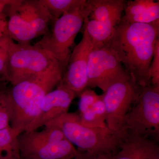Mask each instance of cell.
I'll return each instance as SVG.
<instances>
[{"label":"cell","mask_w":159,"mask_h":159,"mask_svg":"<svg viewBox=\"0 0 159 159\" xmlns=\"http://www.w3.org/2000/svg\"><path fill=\"white\" fill-rule=\"evenodd\" d=\"M159 35V22L121 21L106 45L116 54L131 79L142 88L151 85L149 69Z\"/></svg>","instance_id":"6da1fadb"},{"label":"cell","mask_w":159,"mask_h":159,"mask_svg":"<svg viewBox=\"0 0 159 159\" xmlns=\"http://www.w3.org/2000/svg\"><path fill=\"white\" fill-rule=\"evenodd\" d=\"M61 67L11 85L9 95L12 105L10 126L18 134L26 131L37 116L45 96L62 80Z\"/></svg>","instance_id":"7a4b0ae2"},{"label":"cell","mask_w":159,"mask_h":159,"mask_svg":"<svg viewBox=\"0 0 159 159\" xmlns=\"http://www.w3.org/2000/svg\"><path fill=\"white\" fill-rule=\"evenodd\" d=\"M48 124L60 129L66 138L79 152L112 154L120 141L107 127L93 128L83 125L77 113H66Z\"/></svg>","instance_id":"3957f363"},{"label":"cell","mask_w":159,"mask_h":159,"mask_svg":"<svg viewBox=\"0 0 159 159\" xmlns=\"http://www.w3.org/2000/svg\"><path fill=\"white\" fill-rule=\"evenodd\" d=\"M18 140L23 159H74L78 153L60 129L49 124L40 131L24 132Z\"/></svg>","instance_id":"277c9868"},{"label":"cell","mask_w":159,"mask_h":159,"mask_svg":"<svg viewBox=\"0 0 159 159\" xmlns=\"http://www.w3.org/2000/svg\"><path fill=\"white\" fill-rule=\"evenodd\" d=\"M88 15L86 1L82 6L63 15L54 22L51 30L34 44L48 51L57 60L64 74L73 51L74 40Z\"/></svg>","instance_id":"5b68a950"},{"label":"cell","mask_w":159,"mask_h":159,"mask_svg":"<svg viewBox=\"0 0 159 159\" xmlns=\"http://www.w3.org/2000/svg\"><path fill=\"white\" fill-rule=\"evenodd\" d=\"M58 66H61L57 60L40 47L13 41L7 65V81L14 85Z\"/></svg>","instance_id":"8992f818"},{"label":"cell","mask_w":159,"mask_h":159,"mask_svg":"<svg viewBox=\"0 0 159 159\" xmlns=\"http://www.w3.org/2000/svg\"><path fill=\"white\" fill-rule=\"evenodd\" d=\"M127 135L159 141V86L142 88L125 119Z\"/></svg>","instance_id":"52a82bcc"},{"label":"cell","mask_w":159,"mask_h":159,"mask_svg":"<svg viewBox=\"0 0 159 159\" xmlns=\"http://www.w3.org/2000/svg\"><path fill=\"white\" fill-rule=\"evenodd\" d=\"M131 78L111 85L102 95L106 110V123L120 140L127 136L125 119L142 91Z\"/></svg>","instance_id":"ba28073f"},{"label":"cell","mask_w":159,"mask_h":159,"mask_svg":"<svg viewBox=\"0 0 159 159\" xmlns=\"http://www.w3.org/2000/svg\"><path fill=\"white\" fill-rule=\"evenodd\" d=\"M88 88L98 87L103 92L112 84L130 78L113 51L105 45L94 48L89 57Z\"/></svg>","instance_id":"9c48e42d"},{"label":"cell","mask_w":159,"mask_h":159,"mask_svg":"<svg viewBox=\"0 0 159 159\" xmlns=\"http://www.w3.org/2000/svg\"><path fill=\"white\" fill-rule=\"evenodd\" d=\"M93 48L86 30L84 29L82 39L73 49L66 70L60 82L76 95L88 88L89 57Z\"/></svg>","instance_id":"30bf717a"},{"label":"cell","mask_w":159,"mask_h":159,"mask_svg":"<svg viewBox=\"0 0 159 159\" xmlns=\"http://www.w3.org/2000/svg\"><path fill=\"white\" fill-rule=\"evenodd\" d=\"M76 96L73 91L59 83L57 88L48 93L43 99L37 116L27 131L36 130L52 120L68 112Z\"/></svg>","instance_id":"8fae6325"},{"label":"cell","mask_w":159,"mask_h":159,"mask_svg":"<svg viewBox=\"0 0 159 159\" xmlns=\"http://www.w3.org/2000/svg\"><path fill=\"white\" fill-rule=\"evenodd\" d=\"M78 104L80 122L83 125L93 128H105L106 110L102 95L87 88L79 95Z\"/></svg>","instance_id":"7c38bea8"},{"label":"cell","mask_w":159,"mask_h":159,"mask_svg":"<svg viewBox=\"0 0 159 159\" xmlns=\"http://www.w3.org/2000/svg\"><path fill=\"white\" fill-rule=\"evenodd\" d=\"M9 5L35 31L38 36L43 35L49 29L52 19L41 0L9 1Z\"/></svg>","instance_id":"4fadbf2b"},{"label":"cell","mask_w":159,"mask_h":159,"mask_svg":"<svg viewBox=\"0 0 159 159\" xmlns=\"http://www.w3.org/2000/svg\"><path fill=\"white\" fill-rule=\"evenodd\" d=\"M158 156V143L142 137L128 135L120 140L111 159H154Z\"/></svg>","instance_id":"5bb4252c"},{"label":"cell","mask_w":159,"mask_h":159,"mask_svg":"<svg viewBox=\"0 0 159 159\" xmlns=\"http://www.w3.org/2000/svg\"><path fill=\"white\" fill-rule=\"evenodd\" d=\"M126 2L124 0H88L87 18L116 27L121 21Z\"/></svg>","instance_id":"9a60e30c"},{"label":"cell","mask_w":159,"mask_h":159,"mask_svg":"<svg viewBox=\"0 0 159 159\" xmlns=\"http://www.w3.org/2000/svg\"><path fill=\"white\" fill-rule=\"evenodd\" d=\"M121 21L127 23L159 22V1H127Z\"/></svg>","instance_id":"2e32d148"},{"label":"cell","mask_w":159,"mask_h":159,"mask_svg":"<svg viewBox=\"0 0 159 159\" xmlns=\"http://www.w3.org/2000/svg\"><path fill=\"white\" fill-rule=\"evenodd\" d=\"M9 1L2 13L8 17L7 28L4 34L12 40L20 44H30L32 40L38 37L35 31L9 5Z\"/></svg>","instance_id":"e0dca14e"},{"label":"cell","mask_w":159,"mask_h":159,"mask_svg":"<svg viewBox=\"0 0 159 159\" xmlns=\"http://www.w3.org/2000/svg\"><path fill=\"white\" fill-rule=\"evenodd\" d=\"M84 29L86 30L94 48L103 47L108 43L115 31V26L109 23L84 19Z\"/></svg>","instance_id":"ac0fdd59"},{"label":"cell","mask_w":159,"mask_h":159,"mask_svg":"<svg viewBox=\"0 0 159 159\" xmlns=\"http://www.w3.org/2000/svg\"><path fill=\"white\" fill-rule=\"evenodd\" d=\"M19 135L10 125L0 129V159H21Z\"/></svg>","instance_id":"d6986e66"},{"label":"cell","mask_w":159,"mask_h":159,"mask_svg":"<svg viewBox=\"0 0 159 159\" xmlns=\"http://www.w3.org/2000/svg\"><path fill=\"white\" fill-rule=\"evenodd\" d=\"M87 0H41L52 19V22L83 5Z\"/></svg>","instance_id":"ffe728a7"},{"label":"cell","mask_w":159,"mask_h":159,"mask_svg":"<svg viewBox=\"0 0 159 159\" xmlns=\"http://www.w3.org/2000/svg\"><path fill=\"white\" fill-rule=\"evenodd\" d=\"M12 115V105L9 88L0 89V129L10 125Z\"/></svg>","instance_id":"44dd1931"},{"label":"cell","mask_w":159,"mask_h":159,"mask_svg":"<svg viewBox=\"0 0 159 159\" xmlns=\"http://www.w3.org/2000/svg\"><path fill=\"white\" fill-rule=\"evenodd\" d=\"M12 40L5 34L0 38V78L7 81V65Z\"/></svg>","instance_id":"7402d4cb"},{"label":"cell","mask_w":159,"mask_h":159,"mask_svg":"<svg viewBox=\"0 0 159 159\" xmlns=\"http://www.w3.org/2000/svg\"><path fill=\"white\" fill-rule=\"evenodd\" d=\"M151 85L159 86V39L157 41L152 61L149 69Z\"/></svg>","instance_id":"603a6c76"},{"label":"cell","mask_w":159,"mask_h":159,"mask_svg":"<svg viewBox=\"0 0 159 159\" xmlns=\"http://www.w3.org/2000/svg\"><path fill=\"white\" fill-rule=\"evenodd\" d=\"M111 154L104 152H88L78 151L74 159H111Z\"/></svg>","instance_id":"cb8c5ba5"},{"label":"cell","mask_w":159,"mask_h":159,"mask_svg":"<svg viewBox=\"0 0 159 159\" xmlns=\"http://www.w3.org/2000/svg\"><path fill=\"white\" fill-rule=\"evenodd\" d=\"M7 20L3 13L0 14V34H4L7 28Z\"/></svg>","instance_id":"d4e9b609"},{"label":"cell","mask_w":159,"mask_h":159,"mask_svg":"<svg viewBox=\"0 0 159 159\" xmlns=\"http://www.w3.org/2000/svg\"><path fill=\"white\" fill-rule=\"evenodd\" d=\"M0 34V38L2 37V35H3V34Z\"/></svg>","instance_id":"484cf974"},{"label":"cell","mask_w":159,"mask_h":159,"mask_svg":"<svg viewBox=\"0 0 159 159\" xmlns=\"http://www.w3.org/2000/svg\"><path fill=\"white\" fill-rule=\"evenodd\" d=\"M2 80H4L2 79V78H0V82H1V81H2Z\"/></svg>","instance_id":"4316f807"},{"label":"cell","mask_w":159,"mask_h":159,"mask_svg":"<svg viewBox=\"0 0 159 159\" xmlns=\"http://www.w3.org/2000/svg\"><path fill=\"white\" fill-rule=\"evenodd\" d=\"M2 13H1V12H0V14H2Z\"/></svg>","instance_id":"83f0119b"},{"label":"cell","mask_w":159,"mask_h":159,"mask_svg":"<svg viewBox=\"0 0 159 159\" xmlns=\"http://www.w3.org/2000/svg\"><path fill=\"white\" fill-rule=\"evenodd\" d=\"M21 159H23L21 158Z\"/></svg>","instance_id":"f1b7e54d"}]
</instances>
